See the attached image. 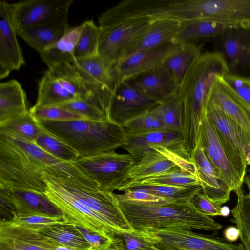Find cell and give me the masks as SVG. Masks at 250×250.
<instances>
[{
    "instance_id": "obj_13",
    "label": "cell",
    "mask_w": 250,
    "mask_h": 250,
    "mask_svg": "<svg viewBox=\"0 0 250 250\" xmlns=\"http://www.w3.org/2000/svg\"><path fill=\"white\" fill-rule=\"evenodd\" d=\"M213 42L214 51L224 59L229 73L250 74V31L229 27Z\"/></svg>"
},
{
    "instance_id": "obj_52",
    "label": "cell",
    "mask_w": 250,
    "mask_h": 250,
    "mask_svg": "<svg viewBox=\"0 0 250 250\" xmlns=\"http://www.w3.org/2000/svg\"><path fill=\"white\" fill-rule=\"evenodd\" d=\"M244 182L247 185L248 189V194L250 196V174L245 177Z\"/></svg>"
},
{
    "instance_id": "obj_18",
    "label": "cell",
    "mask_w": 250,
    "mask_h": 250,
    "mask_svg": "<svg viewBox=\"0 0 250 250\" xmlns=\"http://www.w3.org/2000/svg\"><path fill=\"white\" fill-rule=\"evenodd\" d=\"M191 158L203 188V193L221 206L229 201L232 190L206 156L200 140Z\"/></svg>"
},
{
    "instance_id": "obj_31",
    "label": "cell",
    "mask_w": 250,
    "mask_h": 250,
    "mask_svg": "<svg viewBox=\"0 0 250 250\" xmlns=\"http://www.w3.org/2000/svg\"><path fill=\"white\" fill-rule=\"evenodd\" d=\"M43 235L62 246L75 250H90V245L75 225L62 223L38 227Z\"/></svg>"
},
{
    "instance_id": "obj_44",
    "label": "cell",
    "mask_w": 250,
    "mask_h": 250,
    "mask_svg": "<svg viewBox=\"0 0 250 250\" xmlns=\"http://www.w3.org/2000/svg\"><path fill=\"white\" fill-rule=\"evenodd\" d=\"M226 84L250 108V79L228 73L221 76Z\"/></svg>"
},
{
    "instance_id": "obj_19",
    "label": "cell",
    "mask_w": 250,
    "mask_h": 250,
    "mask_svg": "<svg viewBox=\"0 0 250 250\" xmlns=\"http://www.w3.org/2000/svg\"><path fill=\"white\" fill-rule=\"evenodd\" d=\"M154 145L192 160L184 147L182 133L168 130L140 135L127 136V141L121 148L126 150L135 161L137 162L151 151L152 149H149L150 146Z\"/></svg>"
},
{
    "instance_id": "obj_54",
    "label": "cell",
    "mask_w": 250,
    "mask_h": 250,
    "mask_svg": "<svg viewBox=\"0 0 250 250\" xmlns=\"http://www.w3.org/2000/svg\"><path fill=\"white\" fill-rule=\"evenodd\" d=\"M155 250H165V249H161V248H159L157 247V249Z\"/></svg>"
},
{
    "instance_id": "obj_17",
    "label": "cell",
    "mask_w": 250,
    "mask_h": 250,
    "mask_svg": "<svg viewBox=\"0 0 250 250\" xmlns=\"http://www.w3.org/2000/svg\"><path fill=\"white\" fill-rule=\"evenodd\" d=\"M175 46L169 42L153 49L134 53L119 60L111 67L115 81L117 83L127 81L162 65Z\"/></svg>"
},
{
    "instance_id": "obj_37",
    "label": "cell",
    "mask_w": 250,
    "mask_h": 250,
    "mask_svg": "<svg viewBox=\"0 0 250 250\" xmlns=\"http://www.w3.org/2000/svg\"><path fill=\"white\" fill-rule=\"evenodd\" d=\"M34 143L49 154L63 162H74L80 157L69 145L44 130L39 135Z\"/></svg>"
},
{
    "instance_id": "obj_3",
    "label": "cell",
    "mask_w": 250,
    "mask_h": 250,
    "mask_svg": "<svg viewBox=\"0 0 250 250\" xmlns=\"http://www.w3.org/2000/svg\"><path fill=\"white\" fill-rule=\"evenodd\" d=\"M38 122L46 132L71 147L80 157L115 151L127 141L123 127L109 120Z\"/></svg>"
},
{
    "instance_id": "obj_48",
    "label": "cell",
    "mask_w": 250,
    "mask_h": 250,
    "mask_svg": "<svg viewBox=\"0 0 250 250\" xmlns=\"http://www.w3.org/2000/svg\"><path fill=\"white\" fill-rule=\"evenodd\" d=\"M12 221L19 223L29 224L38 227L65 223L62 216L55 217L33 216L25 217H15Z\"/></svg>"
},
{
    "instance_id": "obj_30",
    "label": "cell",
    "mask_w": 250,
    "mask_h": 250,
    "mask_svg": "<svg viewBox=\"0 0 250 250\" xmlns=\"http://www.w3.org/2000/svg\"><path fill=\"white\" fill-rule=\"evenodd\" d=\"M29 111L25 91L12 79L0 83V124Z\"/></svg>"
},
{
    "instance_id": "obj_51",
    "label": "cell",
    "mask_w": 250,
    "mask_h": 250,
    "mask_svg": "<svg viewBox=\"0 0 250 250\" xmlns=\"http://www.w3.org/2000/svg\"><path fill=\"white\" fill-rule=\"evenodd\" d=\"M231 212V210L227 206L222 207L221 209V215L224 217L228 216Z\"/></svg>"
},
{
    "instance_id": "obj_46",
    "label": "cell",
    "mask_w": 250,
    "mask_h": 250,
    "mask_svg": "<svg viewBox=\"0 0 250 250\" xmlns=\"http://www.w3.org/2000/svg\"><path fill=\"white\" fill-rule=\"evenodd\" d=\"M200 213L211 217L221 215L222 207L210 200L203 192L195 194L189 202Z\"/></svg>"
},
{
    "instance_id": "obj_21",
    "label": "cell",
    "mask_w": 250,
    "mask_h": 250,
    "mask_svg": "<svg viewBox=\"0 0 250 250\" xmlns=\"http://www.w3.org/2000/svg\"><path fill=\"white\" fill-rule=\"evenodd\" d=\"M200 140L206 156L221 173L232 191L241 189L243 182L229 162L211 124L205 115L201 125Z\"/></svg>"
},
{
    "instance_id": "obj_15",
    "label": "cell",
    "mask_w": 250,
    "mask_h": 250,
    "mask_svg": "<svg viewBox=\"0 0 250 250\" xmlns=\"http://www.w3.org/2000/svg\"><path fill=\"white\" fill-rule=\"evenodd\" d=\"M11 4L0 1V78L6 77L25 64L22 49L17 36Z\"/></svg>"
},
{
    "instance_id": "obj_2",
    "label": "cell",
    "mask_w": 250,
    "mask_h": 250,
    "mask_svg": "<svg viewBox=\"0 0 250 250\" xmlns=\"http://www.w3.org/2000/svg\"><path fill=\"white\" fill-rule=\"evenodd\" d=\"M229 73L223 57L215 51L200 55L180 85L181 126L184 147L192 157L200 140V127L217 75Z\"/></svg>"
},
{
    "instance_id": "obj_22",
    "label": "cell",
    "mask_w": 250,
    "mask_h": 250,
    "mask_svg": "<svg viewBox=\"0 0 250 250\" xmlns=\"http://www.w3.org/2000/svg\"><path fill=\"white\" fill-rule=\"evenodd\" d=\"M68 10L41 24L19 29L17 30L18 36L40 54L58 42L69 27Z\"/></svg>"
},
{
    "instance_id": "obj_12",
    "label": "cell",
    "mask_w": 250,
    "mask_h": 250,
    "mask_svg": "<svg viewBox=\"0 0 250 250\" xmlns=\"http://www.w3.org/2000/svg\"><path fill=\"white\" fill-rule=\"evenodd\" d=\"M160 104L127 81H119L116 83L111 95L109 120L124 126L150 112Z\"/></svg>"
},
{
    "instance_id": "obj_55",
    "label": "cell",
    "mask_w": 250,
    "mask_h": 250,
    "mask_svg": "<svg viewBox=\"0 0 250 250\" xmlns=\"http://www.w3.org/2000/svg\"></svg>"
},
{
    "instance_id": "obj_26",
    "label": "cell",
    "mask_w": 250,
    "mask_h": 250,
    "mask_svg": "<svg viewBox=\"0 0 250 250\" xmlns=\"http://www.w3.org/2000/svg\"><path fill=\"white\" fill-rule=\"evenodd\" d=\"M180 22L168 19L150 21L147 30L126 47L120 59L134 53L153 49L171 42L179 29Z\"/></svg>"
},
{
    "instance_id": "obj_28",
    "label": "cell",
    "mask_w": 250,
    "mask_h": 250,
    "mask_svg": "<svg viewBox=\"0 0 250 250\" xmlns=\"http://www.w3.org/2000/svg\"><path fill=\"white\" fill-rule=\"evenodd\" d=\"M230 26L208 18H196L180 22L179 29L171 42L175 45L217 38Z\"/></svg>"
},
{
    "instance_id": "obj_53",
    "label": "cell",
    "mask_w": 250,
    "mask_h": 250,
    "mask_svg": "<svg viewBox=\"0 0 250 250\" xmlns=\"http://www.w3.org/2000/svg\"><path fill=\"white\" fill-rule=\"evenodd\" d=\"M56 250H75L74 249H72L69 247L64 246H60L58 247Z\"/></svg>"
},
{
    "instance_id": "obj_41",
    "label": "cell",
    "mask_w": 250,
    "mask_h": 250,
    "mask_svg": "<svg viewBox=\"0 0 250 250\" xmlns=\"http://www.w3.org/2000/svg\"><path fill=\"white\" fill-rule=\"evenodd\" d=\"M123 127L127 136L140 135L166 130L151 111L129 122Z\"/></svg>"
},
{
    "instance_id": "obj_14",
    "label": "cell",
    "mask_w": 250,
    "mask_h": 250,
    "mask_svg": "<svg viewBox=\"0 0 250 250\" xmlns=\"http://www.w3.org/2000/svg\"><path fill=\"white\" fill-rule=\"evenodd\" d=\"M60 246L42 234L38 226L0 221V250H56Z\"/></svg>"
},
{
    "instance_id": "obj_39",
    "label": "cell",
    "mask_w": 250,
    "mask_h": 250,
    "mask_svg": "<svg viewBox=\"0 0 250 250\" xmlns=\"http://www.w3.org/2000/svg\"><path fill=\"white\" fill-rule=\"evenodd\" d=\"M84 27L74 50L75 58H83L98 55L101 28L93 20L83 22Z\"/></svg>"
},
{
    "instance_id": "obj_50",
    "label": "cell",
    "mask_w": 250,
    "mask_h": 250,
    "mask_svg": "<svg viewBox=\"0 0 250 250\" xmlns=\"http://www.w3.org/2000/svg\"><path fill=\"white\" fill-rule=\"evenodd\" d=\"M104 250H124L117 242L113 241L112 243Z\"/></svg>"
},
{
    "instance_id": "obj_9",
    "label": "cell",
    "mask_w": 250,
    "mask_h": 250,
    "mask_svg": "<svg viewBox=\"0 0 250 250\" xmlns=\"http://www.w3.org/2000/svg\"><path fill=\"white\" fill-rule=\"evenodd\" d=\"M149 149L152 150L134 163L118 190L122 191L131 185L148 177L177 170L188 172L197 177L192 160L156 145L150 146Z\"/></svg>"
},
{
    "instance_id": "obj_47",
    "label": "cell",
    "mask_w": 250,
    "mask_h": 250,
    "mask_svg": "<svg viewBox=\"0 0 250 250\" xmlns=\"http://www.w3.org/2000/svg\"><path fill=\"white\" fill-rule=\"evenodd\" d=\"M79 231L90 245V250H104L112 242V240L83 228L75 226Z\"/></svg>"
},
{
    "instance_id": "obj_6",
    "label": "cell",
    "mask_w": 250,
    "mask_h": 250,
    "mask_svg": "<svg viewBox=\"0 0 250 250\" xmlns=\"http://www.w3.org/2000/svg\"><path fill=\"white\" fill-rule=\"evenodd\" d=\"M42 60L48 69L39 82L35 106H57L86 95L88 88L73 62L50 58Z\"/></svg>"
},
{
    "instance_id": "obj_27",
    "label": "cell",
    "mask_w": 250,
    "mask_h": 250,
    "mask_svg": "<svg viewBox=\"0 0 250 250\" xmlns=\"http://www.w3.org/2000/svg\"><path fill=\"white\" fill-rule=\"evenodd\" d=\"M73 63L88 87L112 93L117 82L111 67L100 56L75 58Z\"/></svg>"
},
{
    "instance_id": "obj_24",
    "label": "cell",
    "mask_w": 250,
    "mask_h": 250,
    "mask_svg": "<svg viewBox=\"0 0 250 250\" xmlns=\"http://www.w3.org/2000/svg\"><path fill=\"white\" fill-rule=\"evenodd\" d=\"M222 75H217L208 102L220 109L250 135V108L226 84Z\"/></svg>"
},
{
    "instance_id": "obj_7",
    "label": "cell",
    "mask_w": 250,
    "mask_h": 250,
    "mask_svg": "<svg viewBox=\"0 0 250 250\" xmlns=\"http://www.w3.org/2000/svg\"><path fill=\"white\" fill-rule=\"evenodd\" d=\"M205 115L211 124L226 154L244 182L250 152V135L214 104L208 102Z\"/></svg>"
},
{
    "instance_id": "obj_42",
    "label": "cell",
    "mask_w": 250,
    "mask_h": 250,
    "mask_svg": "<svg viewBox=\"0 0 250 250\" xmlns=\"http://www.w3.org/2000/svg\"><path fill=\"white\" fill-rule=\"evenodd\" d=\"M29 111L38 121H63L83 119L58 106H37L34 105Z\"/></svg>"
},
{
    "instance_id": "obj_36",
    "label": "cell",
    "mask_w": 250,
    "mask_h": 250,
    "mask_svg": "<svg viewBox=\"0 0 250 250\" xmlns=\"http://www.w3.org/2000/svg\"><path fill=\"white\" fill-rule=\"evenodd\" d=\"M150 111L157 117L166 130L182 133L181 104L178 94L161 103Z\"/></svg>"
},
{
    "instance_id": "obj_5",
    "label": "cell",
    "mask_w": 250,
    "mask_h": 250,
    "mask_svg": "<svg viewBox=\"0 0 250 250\" xmlns=\"http://www.w3.org/2000/svg\"><path fill=\"white\" fill-rule=\"evenodd\" d=\"M45 169L9 137L0 133V186L44 192Z\"/></svg>"
},
{
    "instance_id": "obj_34",
    "label": "cell",
    "mask_w": 250,
    "mask_h": 250,
    "mask_svg": "<svg viewBox=\"0 0 250 250\" xmlns=\"http://www.w3.org/2000/svg\"><path fill=\"white\" fill-rule=\"evenodd\" d=\"M137 189L144 190L153 195L163 198L170 203L189 202L195 194L203 191L201 184L185 187L143 185L131 187L124 190Z\"/></svg>"
},
{
    "instance_id": "obj_10",
    "label": "cell",
    "mask_w": 250,
    "mask_h": 250,
    "mask_svg": "<svg viewBox=\"0 0 250 250\" xmlns=\"http://www.w3.org/2000/svg\"><path fill=\"white\" fill-rule=\"evenodd\" d=\"M155 245L168 250H245L242 243L234 244L190 230L169 228L151 229Z\"/></svg>"
},
{
    "instance_id": "obj_23",
    "label": "cell",
    "mask_w": 250,
    "mask_h": 250,
    "mask_svg": "<svg viewBox=\"0 0 250 250\" xmlns=\"http://www.w3.org/2000/svg\"><path fill=\"white\" fill-rule=\"evenodd\" d=\"M126 81L160 103L177 95L179 88L174 79L162 65Z\"/></svg>"
},
{
    "instance_id": "obj_1",
    "label": "cell",
    "mask_w": 250,
    "mask_h": 250,
    "mask_svg": "<svg viewBox=\"0 0 250 250\" xmlns=\"http://www.w3.org/2000/svg\"><path fill=\"white\" fill-rule=\"evenodd\" d=\"M43 178L46 186L44 193L60 210L65 223L112 240L115 231L134 230L113 192L101 190L74 162L48 167Z\"/></svg>"
},
{
    "instance_id": "obj_32",
    "label": "cell",
    "mask_w": 250,
    "mask_h": 250,
    "mask_svg": "<svg viewBox=\"0 0 250 250\" xmlns=\"http://www.w3.org/2000/svg\"><path fill=\"white\" fill-rule=\"evenodd\" d=\"M43 131L29 110L0 124V133L31 142Z\"/></svg>"
},
{
    "instance_id": "obj_43",
    "label": "cell",
    "mask_w": 250,
    "mask_h": 250,
    "mask_svg": "<svg viewBox=\"0 0 250 250\" xmlns=\"http://www.w3.org/2000/svg\"><path fill=\"white\" fill-rule=\"evenodd\" d=\"M7 136L22 148L35 161L45 169L51 166L63 162L43 150L34 142Z\"/></svg>"
},
{
    "instance_id": "obj_25",
    "label": "cell",
    "mask_w": 250,
    "mask_h": 250,
    "mask_svg": "<svg viewBox=\"0 0 250 250\" xmlns=\"http://www.w3.org/2000/svg\"><path fill=\"white\" fill-rule=\"evenodd\" d=\"M4 188L15 208V217L62 216L60 210L49 200L44 192Z\"/></svg>"
},
{
    "instance_id": "obj_11",
    "label": "cell",
    "mask_w": 250,
    "mask_h": 250,
    "mask_svg": "<svg viewBox=\"0 0 250 250\" xmlns=\"http://www.w3.org/2000/svg\"><path fill=\"white\" fill-rule=\"evenodd\" d=\"M150 21L131 19L101 27L98 55L111 67L119 61L126 47L148 28Z\"/></svg>"
},
{
    "instance_id": "obj_16",
    "label": "cell",
    "mask_w": 250,
    "mask_h": 250,
    "mask_svg": "<svg viewBox=\"0 0 250 250\" xmlns=\"http://www.w3.org/2000/svg\"><path fill=\"white\" fill-rule=\"evenodd\" d=\"M73 2L72 0H26L11 4L17 30L44 22L69 9Z\"/></svg>"
},
{
    "instance_id": "obj_4",
    "label": "cell",
    "mask_w": 250,
    "mask_h": 250,
    "mask_svg": "<svg viewBox=\"0 0 250 250\" xmlns=\"http://www.w3.org/2000/svg\"><path fill=\"white\" fill-rule=\"evenodd\" d=\"M120 208L136 230L179 228L216 232L223 225L198 211L190 202L144 204L119 202Z\"/></svg>"
},
{
    "instance_id": "obj_33",
    "label": "cell",
    "mask_w": 250,
    "mask_h": 250,
    "mask_svg": "<svg viewBox=\"0 0 250 250\" xmlns=\"http://www.w3.org/2000/svg\"><path fill=\"white\" fill-rule=\"evenodd\" d=\"M83 27V23L77 26H69L58 42L46 47L40 55L73 62L75 60L74 50Z\"/></svg>"
},
{
    "instance_id": "obj_49",
    "label": "cell",
    "mask_w": 250,
    "mask_h": 250,
    "mask_svg": "<svg viewBox=\"0 0 250 250\" xmlns=\"http://www.w3.org/2000/svg\"><path fill=\"white\" fill-rule=\"evenodd\" d=\"M223 234L227 241L234 242L239 238L240 232L237 227L231 226H229L225 229Z\"/></svg>"
},
{
    "instance_id": "obj_20",
    "label": "cell",
    "mask_w": 250,
    "mask_h": 250,
    "mask_svg": "<svg viewBox=\"0 0 250 250\" xmlns=\"http://www.w3.org/2000/svg\"><path fill=\"white\" fill-rule=\"evenodd\" d=\"M202 18L250 31V0H202Z\"/></svg>"
},
{
    "instance_id": "obj_56",
    "label": "cell",
    "mask_w": 250,
    "mask_h": 250,
    "mask_svg": "<svg viewBox=\"0 0 250 250\" xmlns=\"http://www.w3.org/2000/svg\"><path fill=\"white\" fill-rule=\"evenodd\" d=\"M249 78H250V77H249Z\"/></svg>"
},
{
    "instance_id": "obj_45",
    "label": "cell",
    "mask_w": 250,
    "mask_h": 250,
    "mask_svg": "<svg viewBox=\"0 0 250 250\" xmlns=\"http://www.w3.org/2000/svg\"><path fill=\"white\" fill-rule=\"evenodd\" d=\"M123 194L114 193L118 202L144 204H162L170 203L165 199L141 189L125 190Z\"/></svg>"
},
{
    "instance_id": "obj_40",
    "label": "cell",
    "mask_w": 250,
    "mask_h": 250,
    "mask_svg": "<svg viewBox=\"0 0 250 250\" xmlns=\"http://www.w3.org/2000/svg\"><path fill=\"white\" fill-rule=\"evenodd\" d=\"M113 241L119 243L124 250H155L157 248L149 234L143 230L115 231Z\"/></svg>"
},
{
    "instance_id": "obj_8",
    "label": "cell",
    "mask_w": 250,
    "mask_h": 250,
    "mask_svg": "<svg viewBox=\"0 0 250 250\" xmlns=\"http://www.w3.org/2000/svg\"><path fill=\"white\" fill-rule=\"evenodd\" d=\"M135 162L130 154L113 151L80 157L74 163L97 183L101 190L113 192L123 183Z\"/></svg>"
},
{
    "instance_id": "obj_35",
    "label": "cell",
    "mask_w": 250,
    "mask_h": 250,
    "mask_svg": "<svg viewBox=\"0 0 250 250\" xmlns=\"http://www.w3.org/2000/svg\"><path fill=\"white\" fill-rule=\"evenodd\" d=\"M234 192L237 202L231 210L232 221L239 230V238L245 250H250V196L245 194L242 188Z\"/></svg>"
},
{
    "instance_id": "obj_38",
    "label": "cell",
    "mask_w": 250,
    "mask_h": 250,
    "mask_svg": "<svg viewBox=\"0 0 250 250\" xmlns=\"http://www.w3.org/2000/svg\"><path fill=\"white\" fill-rule=\"evenodd\" d=\"M199 184H200V182L197 177L180 169L143 179L131 185L123 191L131 187L143 185L185 187Z\"/></svg>"
},
{
    "instance_id": "obj_29",
    "label": "cell",
    "mask_w": 250,
    "mask_h": 250,
    "mask_svg": "<svg viewBox=\"0 0 250 250\" xmlns=\"http://www.w3.org/2000/svg\"><path fill=\"white\" fill-rule=\"evenodd\" d=\"M201 47L195 43L175 45L164 60L162 66L179 86L190 67L202 54Z\"/></svg>"
}]
</instances>
